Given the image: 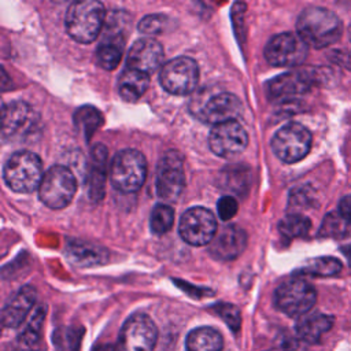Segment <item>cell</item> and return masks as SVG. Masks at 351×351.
Listing matches in <instances>:
<instances>
[{
	"instance_id": "obj_1",
	"label": "cell",
	"mask_w": 351,
	"mask_h": 351,
	"mask_svg": "<svg viewBox=\"0 0 351 351\" xmlns=\"http://www.w3.org/2000/svg\"><path fill=\"white\" fill-rule=\"evenodd\" d=\"M298 36L310 47L325 48L335 44L343 33L339 16L328 8L311 5L304 8L296 22Z\"/></svg>"
},
{
	"instance_id": "obj_2",
	"label": "cell",
	"mask_w": 351,
	"mask_h": 351,
	"mask_svg": "<svg viewBox=\"0 0 351 351\" xmlns=\"http://www.w3.org/2000/svg\"><path fill=\"white\" fill-rule=\"evenodd\" d=\"M106 21V10L100 1L81 0L69 5L64 15V26L69 36L82 44L97 38Z\"/></svg>"
},
{
	"instance_id": "obj_3",
	"label": "cell",
	"mask_w": 351,
	"mask_h": 351,
	"mask_svg": "<svg viewBox=\"0 0 351 351\" xmlns=\"http://www.w3.org/2000/svg\"><path fill=\"white\" fill-rule=\"evenodd\" d=\"M3 177L11 191L30 193L40 188L44 177L41 159L30 151H18L7 159Z\"/></svg>"
},
{
	"instance_id": "obj_4",
	"label": "cell",
	"mask_w": 351,
	"mask_h": 351,
	"mask_svg": "<svg viewBox=\"0 0 351 351\" xmlns=\"http://www.w3.org/2000/svg\"><path fill=\"white\" fill-rule=\"evenodd\" d=\"M147 176V160L144 155L132 148L115 154L110 165V181L112 186L123 193L138 191Z\"/></svg>"
},
{
	"instance_id": "obj_5",
	"label": "cell",
	"mask_w": 351,
	"mask_h": 351,
	"mask_svg": "<svg viewBox=\"0 0 351 351\" xmlns=\"http://www.w3.org/2000/svg\"><path fill=\"white\" fill-rule=\"evenodd\" d=\"M191 111L204 123L219 125L229 121H236L241 114V103L239 97L230 92H214L206 97H195Z\"/></svg>"
},
{
	"instance_id": "obj_6",
	"label": "cell",
	"mask_w": 351,
	"mask_h": 351,
	"mask_svg": "<svg viewBox=\"0 0 351 351\" xmlns=\"http://www.w3.org/2000/svg\"><path fill=\"white\" fill-rule=\"evenodd\" d=\"M77 181L74 174L64 166L56 165L47 170L38 188L40 200L49 208L66 207L74 197Z\"/></svg>"
},
{
	"instance_id": "obj_7",
	"label": "cell",
	"mask_w": 351,
	"mask_h": 351,
	"mask_svg": "<svg viewBox=\"0 0 351 351\" xmlns=\"http://www.w3.org/2000/svg\"><path fill=\"white\" fill-rule=\"evenodd\" d=\"M317 292L314 287L302 280L292 278L282 282L274 292L276 307L289 317H303L315 304Z\"/></svg>"
},
{
	"instance_id": "obj_8",
	"label": "cell",
	"mask_w": 351,
	"mask_h": 351,
	"mask_svg": "<svg viewBox=\"0 0 351 351\" xmlns=\"http://www.w3.org/2000/svg\"><path fill=\"white\" fill-rule=\"evenodd\" d=\"M311 133L298 122H291L280 128L271 138V149L276 156L285 163L302 160L310 151Z\"/></svg>"
},
{
	"instance_id": "obj_9",
	"label": "cell",
	"mask_w": 351,
	"mask_h": 351,
	"mask_svg": "<svg viewBox=\"0 0 351 351\" xmlns=\"http://www.w3.org/2000/svg\"><path fill=\"white\" fill-rule=\"evenodd\" d=\"M199 81L197 63L186 56H178L162 66L159 82L162 88L171 93L184 96L195 90Z\"/></svg>"
},
{
	"instance_id": "obj_10",
	"label": "cell",
	"mask_w": 351,
	"mask_h": 351,
	"mask_svg": "<svg viewBox=\"0 0 351 351\" xmlns=\"http://www.w3.org/2000/svg\"><path fill=\"white\" fill-rule=\"evenodd\" d=\"M158 339V329L154 321L143 313L130 315L118 339V351H154Z\"/></svg>"
},
{
	"instance_id": "obj_11",
	"label": "cell",
	"mask_w": 351,
	"mask_h": 351,
	"mask_svg": "<svg viewBox=\"0 0 351 351\" xmlns=\"http://www.w3.org/2000/svg\"><path fill=\"white\" fill-rule=\"evenodd\" d=\"M40 123L38 114L27 103L16 100L3 106L1 136L3 140H23L36 132Z\"/></svg>"
},
{
	"instance_id": "obj_12",
	"label": "cell",
	"mask_w": 351,
	"mask_h": 351,
	"mask_svg": "<svg viewBox=\"0 0 351 351\" xmlns=\"http://www.w3.org/2000/svg\"><path fill=\"white\" fill-rule=\"evenodd\" d=\"M156 195L165 202H176L184 191L185 174L182 156L177 151H167L156 169Z\"/></svg>"
},
{
	"instance_id": "obj_13",
	"label": "cell",
	"mask_w": 351,
	"mask_h": 351,
	"mask_svg": "<svg viewBox=\"0 0 351 351\" xmlns=\"http://www.w3.org/2000/svg\"><path fill=\"white\" fill-rule=\"evenodd\" d=\"M181 239L195 247L210 244L217 234V219L204 207H192L185 211L178 223Z\"/></svg>"
},
{
	"instance_id": "obj_14",
	"label": "cell",
	"mask_w": 351,
	"mask_h": 351,
	"mask_svg": "<svg viewBox=\"0 0 351 351\" xmlns=\"http://www.w3.org/2000/svg\"><path fill=\"white\" fill-rule=\"evenodd\" d=\"M308 52V45L293 33H280L269 40L265 58L271 66L293 67L302 64Z\"/></svg>"
},
{
	"instance_id": "obj_15",
	"label": "cell",
	"mask_w": 351,
	"mask_h": 351,
	"mask_svg": "<svg viewBox=\"0 0 351 351\" xmlns=\"http://www.w3.org/2000/svg\"><path fill=\"white\" fill-rule=\"evenodd\" d=\"M248 144V136L237 121L213 126L208 136L210 149L221 158H233L241 154Z\"/></svg>"
},
{
	"instance_id": "obj_16",
	"label": "cell",
	"mask_w": 351,
	"mask_h": 351,
	"mask_svg": "<svg viewBox=\"0 0 351 351\" xmlns=\"http://www.w3.org/2000/svg\"><path fill=\"white\" fill-rule=\"evenodd\" d=\"M310 70H296L281 74L267 84V95L273 100H289L307 93L315 82Z\"/></svg>"
},
{
	"instance_id": "obj_17",
	"label": "cell",
	"mask_w": 351,
	"mask_h": 351,
	"mask_svg": "<svg viewBox=\"0 0 351 351\" xmlns=\"http://www.w3.org/2000/svg\"><path fill=\"white\" fill-rule=\"evenodd\" d=\"M247 245V234L237 225L223 226L208 247L211 256L219 261H232L243 254Z\"/></svg>"
},
{
	"instance_id": "obj_18",
	"label": "cell",
	"mask_w": 351,
	"mask_h": 351,
	"mask_svg": "<svg viewBox=\"0 0 351 351\" xmlns=\"http://www.w3.org/2000/svg\"><path fill=\"white\" fill-rule=\"evenodd\" d=\"M163 56V48L156 40L140 38L132 45L126 59V64L128 69L149 74L162 64Z\"/></svg>"
},
{
	"instance_id": "obj_19",
	"label": "cell",
	"mask_w": 351,
	"mask_h": 351,
	"mask_svg": "<svg viewBox=\"0 0 351 351\" xmlns=\"http://www.w3.org/2000/svg\"><path fill=\"white\" fill-rule=\"evenodd\" d=\"M36 298L37 292L32 285H25L19 291H16L3 308L1 322L4 328L19 326L33 308Z\"/></svg>"
},
{
	"instance_id": "obj_20",
	"label": "cell",
	"mask_w": 351,
	"mask_h": 351,
	"mask_svg": "<svg viewBox=\"0 0 351 351\" xmlns=\"http://www.w3.org/2000/svg\"><path fill=\"white\" fill-rule=\"evenodd\" d=\"M66 256L78 267H92L108 261V251L90 241L73 240L66 247Z\"/></svg>"
},
{
	"instance_id": "obj_21",
	"label": "cell",
	"mask_w": 351,
	"mask_h": 351,
	"mask_svg": "<svg viewBox=\"0 0 351 351\" xmlns=\"http://www.w3.org/2000/svg\"><path fill=\"white\" fill-rule=\"evenodd\" d=\"M106 163L107 148L103 144H97L92 149V163L86 176V193L90 200L99 202L104 195L106 185Z\"/></svg>"
},
{
	"instance_id": "obj_22",
	"label": "cell",
	"mask_w": 351,
	"mask_h": 351,
	"mask_svg": "<svg viewBox=\"0 0 351 351\" xmlns=\"http://www.w3.org/2000/svg\"><path fill=\"white\" fill-rule=\"evenodd\" d=\"M333 326V317L322 313H311L303 315L296 326V335L300 340L308 344H317L322 336Z\"/></svg>"
},
{
	"instance_id": "obj_23",
	"label": "cell",
	"mask_w": 351,
	"mask_h": 351,
	"mask_svg": "<svg viewBox=\"0 0 351 351\" xmlns=\"http://www.w3.org/2000/svg\"><path fill=\"white\" fill-rule=\"evenodd\" d=\"M222 335L210 326H200L186 336V351H222Z\"/></svg>"
},
{
	"instance_id": "obj_24",
	"label": "cell",
	"mask_w": 351,
	"mask_h": 351,
	"mask_svg": "<svg viewBox=\"0 0 351 351\" xmlns=\"http://www.w3.org/2000/svg\"><path fill=\"white\" fill-rule=\"evenodd\" d=\"M148 85H149L148 74L138 70L126 69L119 78L118 89H119V95L125 100L136 101L145 93Z\"/></svg>"
},
{
	"instance_id": "obj_25",
	"label": "cell",
	"mask_w": 351,
	"mask_h": 351,
	"mask_svg": "<svg viewBox=\"0 0 351 351\" xmlns=\"http://www.w3.org/2000/svg\"><path fill=\"white\" fill-rule=\"evenodd\" d=\"M44 318H45V307L37 306L18 336V346L22 348V351L38 347Z\"/></svg>"
},
{
	"instance_id": "obj_26",
	"label": "cell",
	"mask_w": 351,
	"mask_h": 351,
	"mask_svg": "<svg viewBox=\"0 0 351 351\" xmlns=\"http://www.w3.org/2000/svg\"><path fill=\"white\" fill-rule=\"evenodd\" d=\"M129 16L125 12H112L106 22V33L101 43H111L123 48L125 38L128 36Z\"/></svg>"
},
{
	"instance_id": "obj_27",
	"label": "cell",
	"mask_w": 351,
	"mask_h": 351,
	"mask_svg": "<svg viewBox=\"0 0 351 351\" xmlns=\"http://www.w3.org/2000/svg\"><path fill=\"white\" fill-rule=\"evenodd\" d=\"M341 270V263L339 259L332 256H319L308 261L298 273L303 276H315V277H330L337 274Z\"/></svg>"
},
{
	"instance_id": "obj_28",
	"label": "cell",
	"mask_w": 351,
	"mask_h": 351,
	"mask_svg": "<svg viewBox=\"0 0 351 351\" xmlns=\"http://www.w3.org/2000/svg\"><path fill=\"white\" fill-rule=\"evenodd\" d=\"M311 228V222L307 217L299 214V213H292L282 218L278 223V230L282 237L287 240H292L295 237H304Z\"/></svg>"
},
{
	"instance_id": "obj_29",
	"label": "cell",
	"mask_w": 351,
	"mask_h": 351,
	"mask_svg": "<svg viewBox=\"0 0 351 351\" xmlns=\"http://www.w3.org/2000/svg\"><path fill=\"white\" fill-rule=\"evenodd\" d=\"M74 123L85 134V138L89 140L96 129L101 125V114L90 106L81 107L74 114Z\"/></svg>"
},
{
	"instance_id": "obj_30",
	"label": "cell",
	"mask_w": 351,
	"mask_h": 351,
	"mask_svg": "<svg viewBox=\"0 0 351 351\" xmlns=\"http://www.w3.org/2000/svg\"><path fill=\"white\" fill-rule=\"evenodd\" d=\"M174 223V211L170 206L159 203L154 207L149 217V228L155 234H165Z\"/></svg>"
},
{
	"instance_id": "obj_31",
	"label": "cell",
	"mask_w": 351,
	"mask_h": 351,
	"mask_svg": "<svg viewBox=\"0 0 351 351\" xmlns=\"http://www.w3.org/2000/svg\"><path fill=\"white\" fill-rule=\"evenodd\" d=\"M319 236L344 239L351 236V226L339 215V213H329L319 229Z\"/></svg>"
},
{
	"instance_id": "obj_32",
	"label": "cell",
	"mask_w": 351,
	"mask_h": 351,
	"mask_svg": "<svg viewBox=\"0 0 351 351\" xmlns=\"http://www.w3.org/2000/svg\"><path fill=\"white\" fill-rule=\"evenodd\" d=\"M82 330L77 328H59L53 332V344L56 351H80Z\"/></svg>"
},
{
	"instance_id": "obj_33",
	"label": "cell",
	"mask_w": 351,
	"mask_h": 351,
	"mask_svg": "<svg viewBox=\"0 0 351 351\" xmlns=\"http://www.w3.org/2000/svg\"><path fill=\"white\" fill-rule=\"evenodd\" d=\"M122 58V47L111 44V43H101L96 49V59L97 63L106 70H114L119 64Z\"/></svg>"
},
{
	"instance_id": "obj_34",
	"label": "cell",
	"mask_w": 351,
	"mask_h": 351,
	"mask_svg": "<svg viewBox=\"0 0 351 351\" xmlns=\"http://www.w3.org/2000/svg\"><path fill=\"white\" fill-rule=\"evenodd\" d=\"M167 21H169L167 16L162 14L147 15L138 22L137 29L140 33H144V34H160L166 29L169 23Z\"/></svg>"
},
{
	"instance_id": "obj_35",
	"label": "cell",
	"mask_w": 351,
	"mask_h": 351,
	"mask_svg": "<svg viewBox=\"0 0 351 351\" xmlns=\"http://www.w3.org/2000/svg\"><path fill=\"white\" fill-rule=\"evenodd\" d=\"M218 313V315H221L223 318V321L234 330L237 332L239 326H240V322H241V318H240V313L237 310V307H234L233 304H228V303H221V304H217L214 307Z\"/></svg>"
},
{
	"instance_id": "obj_36",
	"label": "cell",
	"mask_w": 351,
	"mask_h": 351,
	"mask_svg": "<svg viewBox=\"0 0 351 351\" xmlns=\"http://www.w3.org/2000/svg\"><path fill=\"white\" fill-rule=\"evenodd\" d=\"M217 210H218L219 218L222 221L228 222V221H230L236 215V213L239 210L237 200L234 197H232V196H223V197H221L218 200Z\"/></svg>"
},
{
	"instance_id": "obj_37",
	"label": "cell",
	"mask_w": 351,
	"mask_h": 351,
	"mask_svg": "<svg viewBox=\"0 0 351 351\" xmlns=\"http://www.w3.org/2000/svg\"><path fill=\"white\" fill-rule=\"evenodd\" d=\"M311 203V196L306 189H295L289 195V207H306Z\"/></svg>"
},
{
	"instance_id": "obj_38",
	"label": "cell",
	"mask_w": 351,
	"mask_h": 351,
	"mask_svg": "<svg viewBox=\"0 0 351 351\" xmlns=\"http://www.w3.org/2000/svg\"><path fill=\"white\" fill-rule=\"evenodd\" d=\"M330 59L340 64L344 69L351 70V51L350 49H337L330 53Z\"/></svg>"
},
{
	"instance_id": "obj_39",
	"label": "cell",
	"mask_w": 351,
	"mask_h": 351,
	"mask_svg": "<svg viewBox=\"0 0 351 351\" xmlns=\"http://www.w3.org/2000/svg\"><path fill=\"white\" fill-rule=\"evenodd\" d=\"M339 215L351 226V195L344 196L339 202V208H337Z\"/></svg>"
},
{
	"instance_id": "obj_40",
	"label": "cell",
	"mask_w": 351,
	"mask_h": 351,
	"mask_svg": "<svg viewBox=\"0 0 351 351\" xmlns=\"http://www.w3.org/2000/svg\"><path fill=\"white\" fill-rule=\"evenodd\" d=\"M93 351H114V347L111 344H97Z\"/></svg>"
},
{
	"instance_id": "obj_41",
	"label": "cell",
	"mask_w": 351,
	"mask_h": 351,
	"mask_svg": "<svg viewBox=\"0 0 351 351\" xmlns=\"http://www.w3.org/2000/svg\"><path fill=\"white\" fill-rule=\"evenodd\" d=\"M341 250H343L344 255L347 256V259H348V262H350V265H351V244H350V245H346V247H343Z\"/></svg>"
},
{
	"instance_id": "obj_42",
	"label": "cell",
	"mask_w": 351,
	"mask_h": 351,
	"mask_svg": "<svg viewBox=\"0 0 351 351\" xmlns=\"http://www.w3.org/2000/svg\"><path fill=\"white\" fill-rule=\"evenodd\" d=\"M23 351H43L41 348H38V347H36V348H32V350H23Z\"/></svg>"
},
{
	"instance_id": "obj_43",
	"label": "cell",
	"mask_w": 351,
	"mask_h": 351,
	"mask_svg": "<svg viewBox=\"0 0 351 351\" xmlns=\"http://www.w3.org/2000/svg\"><path fill=\"white\" fill-rule=\"evenodd\" d=\"M348 37H350V40H351V23H350V27H348Z\"/></svg>"
},
{
	"instance_id": "obj_44",
	"label": "cell",
	"mask_w": 351,
	"mask_h": 351,
	"mask_svg": "<svg viewBox=\"0 0 351 351\" xmlns=\"http://www.w3.org/2000/svg\"><path fill=\"white\" fill-rule=\"evenodd\" d=\"M269 351H282V350H269Z\"/></svg>"
}]
</instances>
